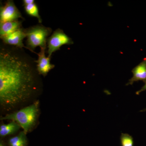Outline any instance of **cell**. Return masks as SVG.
<instances>
[{
	"instance_id": "6da1fadb",
	"label": "cell",
	"mask_w": 146,
	"mask_h": 146,
	"mask_svg": "<svg viewBox=\"0 0 146 146\" xmlns=\"http://www.w3.org/2000/svg\"><path fill=\"white\" fill-rule=\"evenodd\" d=\"M35 59L24 48L0 46V104L10 112L26 104L42 91Z\"/></svg>"
},
{
	"instance_id": "7a4b0ae2",
	"label": "cell",
	"mask_w": 146,
	"mask_h": 146,
	"mask_svg": "<svg viewBox=\"0 0 146 146\" xmlns=\"http://www.w3.org/2000/svg\"><path fill=\"white\" fill-rule=\"evenodd\" d=\"M39 102L35 101L31 104L15 112L7 113L1 119L11 120L18 123L26 134L36 125L39 115Z\"/></svg>"
},
{
	"instance_id": "3957f363",
	"label": "cell",
	"mask_w": 146,
	"mask_h": 146,
	"mask_svg": "<svg viewBox=\"0 0 146 146\" xmlns=\"http://www.w3.org/2000/svg\"><path fill=\"white\" fill-rule=\"evenodd\" d=\"M25 31L27 35V49L36 54L35 50L37 46L47 48V40L52 33V29L40 24L25 29Z\"/></svg>"
},
{
	"instance_id": "277c9868",
	"label": "cell",
	"mask_w": 146,
	"mask_h": 146,
	"mask_svg": "<svg viewBox=\"0 0 146 146\" xmlns=\"http://www.w3.org/2000/svg\"><path fill=\"white\" fill-rule=\"evenodd\" d=\"M47 44L48 50L46 52L48 54V56L51 57L52 54L60 50L62 46L72 45L74 42L63 30L57 29L48 37Z\"/></svg>"
},
{
	"instance_id": "5b68a950",
	"label": "cell",
	"mask_w": 146,
	"mask_h": 146,
	"mask_svg": "<svg viewBox=\"0 0 146 146\" xmlns=\"http://www.w3.org/2000/svg\"><path fill=\"white\" fill-rule=\"evenodd\" d=\"M25 19L13 1L8 0L0 7V23L18 21Z\"/></svg>"
},
{
	"instance_id": "8992f818",
	"label": "cell",
	"mask_w": 146,
	"mask_h": 146,
	"mask_svg": "<svg viewBox=\"0 0 146 146\" xmlns=\"http://www.w3.org/2000/svg\"><path fill=\"white\" fill-rule=\"evenodd\" d=\"M25 29L23 27L9 34L0 36L2 43L21 48H25L27 49V46H25L23 43V39L27 37Z\"/></svg>"
},
{
	"instance_id": "52a82bcc",
	"label": "cell",
	"mask_w": 146,
	"mask_h": 146,
	"mask_svg": "<svg viewBox=\"0 0 146 146\" xmlns=\"http://www.w3.org/2000/svg\"><path fill=\"white\" fill-rule=\"evenodd\" d=\"M46 48H41L40 51L36 53L38 55L37 60H35L36 69L40 75L46 77L50 71L55 68V65L50 63L51 58L46 56Z\"/></svg>"
},
{
	"instance_id": "ba28073f",
	"label": "cell",
	"mask_w": 146,
	"mask_h": 146,
	"mask_svg": "<svg viewBox=\"0 0 146 146\" xmlns=\"http://www.w3.org/2000/svg\"><path fill=\"white\" fill-rule=\"evenodd\" d=\"M133 76L129 80L126 86L132 85L135 82L146 81V57L143 61L132 69Z\"/></svg>"
},
{
	"instance_id": "9c48e42d",
	"label": "cell",
	"mask_w": 146,
	"mask_h": 146,
	"mask_svg": "<svg viewBox=\"0 0 146 146\" xmlns=\"http://www.w3.org/2000/svg\"><path fill=\"white\" fill-rule=\"evenodd\" d=\"M23 21L0 23V36H3L22 28Z\"/></svg>"
},
{
	"instance_id": "30bf717a",
	"label": "cell",
	"mask_w": 146,
	"mask_h": 146,
	"mask_svg": "<svg viewBox=\"0 0 146 146\" xmlns=\"http://www.w3.org/2000/svg\"><path fill=\"white\" fill-rule=\"evenodd\" d=\"M21 127L14 121L6 124L1 125L0 126V136L4 137L9 135H12L17 132L21 128Z\"/></svg>"
},
{
	"instance_id": "8fae6325",
	"label": "cell",
	"mask_w": 146,
	"mask_h": 146,
	"mask_svg": "<svg viewBox=\"0 0 146 146\" xmlns=\"http://www.w3.org/2000/svg\"><path fill=\"white\" fill-rule=\"evenodd\" d=\"M27 134L23 131L16 136L9 138L7 142V146H28Z\"/></svg>"
},
{
	"instance_id": "7c38bea8",
	"label": "cell",
	"mask_w": 146,
	"mask_h": 146,
	"mask_svg": "<svg viewBox=\"0 0 146 146\" xmlns=\"http://www.w3.org/2000/svg\"><path fill=\"white\" fill-rule=\"evenodd\" d=\"M24 9L27 15L32 17H35L38 20L39 24L42 23V18L39 15L38 6L35 3L29 5L24 6Z\"/></svg>"
},
{
	"instance_id": "4fadbf2b",
	"label": "cell",
	"mask_w": 146,
	"mask_h": 146,
	"mask_svg": "<svg viewBox=\"0 0 146 146\" xmlns=\"http://www.w3.org/2000/svg\"><path fill=\"white\" fill-rule=\"evenodd\" d=\"M121 146H133V137L127 133H121L120 137Z\"/></svg>"
},
{
	"instance_id": "5bb4252c",
	"label": "cell",
	"mask_w": 146,
	"mask_h": 146,
	"mask_svg": "<svg viewBox=\"0 0 146 146\" xmlns=\"http://www.w3.org/2000/svg\"><path fill=\"white\" fill-rule=\"evenodd\" d=\"M34 3H35L34 0H23V3L24 6L32 4Z\"/></svg>"
},
{
	"instance_id": "9a60e30c",
	"label": "cell",
	"mask_w": 146,
	"mask_h": 146,
	"mask_svg": "<svg viewBox=\"0 0 146 146\" xmlns=\"http://www.w3.org/2000/svg\"><path fill=\"white\" fill-rule=\"evenodd\" d=\"M145 84L143 87L141 88V89L139 90V91H136V94L137 95H139L140 94H141V92H143V91H146V81L145 82Z\"/></svg>"
},
{
	"instance_id": "2e32d148",
	"label": "cell",
	"mask_w": 146,
	"mask_h": 146,
	"mask_svg": "<svg viewBox=\"0 0 146 146\" xmlns=\"http://www.w3.org/2000/svg\"><path fill=\"white\" fill-rule=\"evenodd\" d=\"M0 146H7L5 143L2 141H1L0 142Z\"/></svg>"
},
{
	"instance_id": "e0dca14e",
	"label": "cell",
	"mask_w": 146,
	"mask_h": 146,
	"mask_svg": "<svg viewBox=\"0 0 146 146\" xmlns=\"http://www.w3.org/2000/svg\"><path fill=\"white\" fill-rule=\"evenodd\" d=\"M145 111H146V108H145V109L142 110H141V112H145Z\"/></svg>"
}]
</instances>
